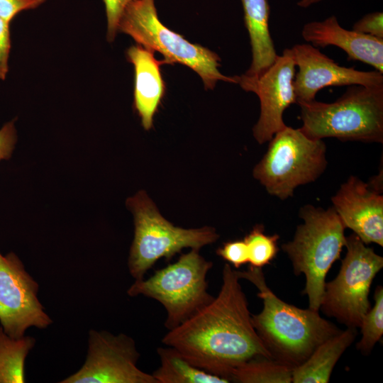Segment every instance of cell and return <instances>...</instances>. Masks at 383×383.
<instances>
[{
	"mask_svg": "<svg viewBox=\"0 0 383 383\" xmlns=\"http://www.w3.org/2000/svg\"><path fill=\"white\" fill-rule=\"evenodd\" d=\"M222 280L218 295L170 330L162 343L177 349L193 365L229 380L233 370L246 361L272 356L253 327L240 278L228 263L223 268Z\"/></svg>",
	"mask_w": 383,
	"mask_h": 383,
	"instance_id": "1",
	"label": "cell"
},
{
	"mask_svg": "<svg viewBox=\"0 0 383 383\" xmlns=\"http://www.w3.org/2000/svg\"><path fill=\"white\" fill-rule=\"evenodd\" d=\"M236 272L240 279L250 281L258 289L263 309L252 315V323L273 360L293 369L340 331L318 311L302 309L278 298L266 284L262 267L250 266L246 271Z\"/></svg>",
	"mask_w": 383,
	"mask_h": 383,
	"instance_id": "2",
	"label": "cell"
},
{
	"mask_svg": "<svg viewBox=\"0 0 383 383\" xmlns=\"http://www.w3.org/2000/svg\"><path fill=\"white\" fill-rule=\"evenodd\" d=\"M300 130L313 139L383 143V86L350 85L331 103L297 102Z\"/></svg>",
	"mask_w": 383,
	"mask_h": 383,
	"instance_id": "3",
	"label": "cell"
},
{
	"mask_svg": "<svg viewBox=\"0 0 383 383\" xmlns=\"http://www.w3.org/2000/svg\"><path fill=\"white\" fill-rule=\"evenodd\" d=\"M299 216L303 223L282 249L291 260L294 274L305 276L303 293L308 296L309 308L318 311L326 274L345 245V227L333 207L323 209L307 204L300 209Z\"/></svg>",
	"mask_w": 383,
	"mask_h": 383,
	"instance_id": "4",
	"label": "cell"
},
{
	"mask_svg": "<svg viewBox=\"0 0 383 383\" xmlns=\"http://www.w3.org/2000/svg\"><path fill=\"white\" fill-rule=\"evenodd\" d=\"M126 205L134 220V237L128 268L135 280L143 279L160 259L170 260L184 248L199 250L219 238L211 226L187 229L174 226L160 214L144 191L128 198Z\"/></svg>",
	"mask_w": 383,
	"mask_h": 383,
	"instance_id": "5",
	"label": "cell"
},
{
	"mask_svg": "<svg viewBox=\"0 0 383 383\" xmlns=\"http://www.w3.org/2000/svg\"><path fill=\"white\" fill-rule=\"evenodd\" d=\"M118 31L130 35L138 45L157 51L167 64L180 63L196 72L206 89H213L218 81L235 83L233 77L220 72L221 58L211 50L187 40L161 23L155 0H134L124 9Z\"/></svg>",
	"mask_w": 383,
	"mask_h": 383,
	"instance_id": "6",
	"label": "cell"
},
{
	"mask_svg": "<svg viewBox=\"0 0 383 383\" xmlns=\"http://www.w3.org/2000/svg\"><path fill=\"white\" fill-rule=\"evenodd\" d=\"M198 249L181 255L174 263L156 270L148 279L135 280L128 289L130 296L143 295L159 301L165 309V326H179L214 298L208 292L206 276L213 263Z\"/></svg>",
	"mask_w": 383,
	"mask_h": 383,
	"instance_id": "7",
	"label": "cell"
},
{
	"mask_svg": "<svg viewBox=\"0 0 383 383\" xmlns=\"http://www.w3.org/2000/svg\"><path fill=\"white\" fill-rule=\"evenodd\" d=\"M326 146L322 139L286 126L269 141L267 150L253 169V177L272 196L292 197L299 186L316 180L325 171Z\"/></svg>",
	"mask_w": 383,
	"mask_h": 383,
	"instance_id": "8",
	"label": "cell"
},
{
	"mask_svg": "<svg viewBox=\"0 0 383 383\" xmlns=\"http://www.w3.org/2000/svg\"><path fill=\"white\" fill-rule=\"evenodd\" d=\"M345 247L347 252L338 274L325 284L320 309L348 328H357L371 308L370 290L383 267V257L355 233L346 237Z\"/></svg>",
	"mask_w": 383,
	"mask_h": 383,
	"instance_id": "9",
	"label": "cell"
},
{
	"mask_svg": "<svg viewBox=\"0 0 383 383\" xmlns=\"http://www.w3.org/2000/svg\"><path fill=\"white\" fill-rule=\"evenodd\" d=\"M140 356L135 340L128 335L91 329L84 363L60 382L157 383L152 374L138 367Z\"/></svg>",
	"mask_w": 383,
	"mask_h": 383,
	"instance_id": "10",
	"label": "cell"
},
{
	"mask_svg": "<svg viewBox=\"0 0 383 383\" xmlns=\"http://www.w3.org/2000/svg\"><path fill=\"white\" fill-rule=\"evenodd\" d=\"M38 289L14 252H0V323L9 336L20 338L30 327L45 329L52 324L38 297Z\"/></svg>",
	"mask_w": 383,
	"mask_h": 383,
	"instance_id": "11",
	"label": "cell"
},
{
	"mask_svg": "<svg viewBox=\"0 0 383 383\" xmlns=\"http://www.w3.org/2000/svg\"><path fill=\"white\" fill-rule=\"evenodd\" d=\"M295 64L290 48L277 55L274 63L257 76H233L243 89L255 93L260 103L259 119L254 126L253 136L260 144L269 142L274 135L287 126L284 111L296 104L293 81Z\"/></svg>",
	"mask_w": 383,
	"mask_h": 383,
	"instance_id": "12",
	"label": "cell"
},
{
	"mask_svg": "<svg viewBox=\"0 0 383 383\" xmlns=\"http://www.w3.org/2000/svg\"><path fill=\"white\" fill-rule=\"evenodd\" d=\"M290 50L298 67L293 81L296 103L315 100L318 91L330 86H383V73L340 66L309 43L296 44Z\"/></svg>",
	"mask_w": 383,
	"mask_h": 383,
	"instance_id": "13",
	"label": "cell"
},
{
	"mask_svg": "<svg viewBox=\"0 0 383 383\" xmlns=\"http://www.w3.org/2000/svg\"><path fill=\"white\" fill-rule=\"evenodd\" d=\"M345 228L365 244L383 246V196L356 176H350L331 198Z\"/></svg>",
	"mask_w": 383,
	"mask_h": 383,
	"instance_id": "14",
	"label": "cell"
},
{
	"mask_svg": "<svg viewBox=\"0 0 383 383\" xmlns=\"http://www.w3.org/2000/svg\"><path fill=\"white\" fill-rule=\"evenodd\" d=\"M304 40L316 48L335 45L343 50L349 60H358L383 73V39L341 27L335 16L306 23Z\"/></svg>",
	"mask_w": 383,
	"mask_h": 383,
	"instance_id": "15",
	"label": "cell"
},
{
	"mask_svg": "<svg viewBox=\"0 0 383 383\" xmlns=\"http://www.w3.org/2000/svg\"><path fill=\"white\" fill-rule=\"evenodd\" d=\"M153 51L142 45L131 46L126 51L128 60L135 71L134 108L144 129L153 125V118L165 94V82L160 66L167 64L155 58Z\"/></svg>",
	"mask_w": 383,
	"mask_h": 383,
	"instance_id": "16",
	"label": "cell"
},
{
	"mask_svg": "<svg viewBox=\"0 0 383 383\" xmlns=\"http://www.w3.org/2000/svg\"><path fill=\"white\" fill-rule=\"evenodd\" d=\"M240 1L252 50V62L245 74L257 76L267 70L278 55L269 30L270 5L267 0Z\"/></svg>",
	"mask_w": 383,
	"mask_h": 383,
	"instance_id": "17",
	"label": "cell"
},
{
	"mask_svg": "<svg viewBox=\"0 0 383 383\" xmlns=\"http://www.w3.org/2000/svg\"><path fill=\"white\" fill-rule=\"evenodd\" d=\"M355 328L340 331L321 343L300 365L292 369L294 383H327L341 355L355 340Z\"/></svg>",
	"mask_w": 383,
	"mask_h": 383,
	"instance_id": "18",
	"label": "cell"
},
{
	"mask_svg": "<svg viewBox=\"0 0 383 383\" xmlns=\"http://www.w3.org/2000/svg\"><path fill=\"white\" fill-rule=\"evenodd\" d=\"M160 366L152 374L157 383H228L226 378L209 373L187 361L174 348L159 347Z\"/></svg>",
	"mask_w": 383,
	"mask_h": 383,
	"instance_id": "19",
	"label": "cell"
},
{
	"mask_svg": "<svg viewBox=\"0 0 383 383\" xmlns=\"http://www.w3.org/2000/svg\"><path fill=\"white\" fill-rule=\"evenodd\" d=\"M35 344L33 337L13 338L0 326V383L26 382L25 361Z\"/></svg>",
	"mask_w": 383,
	"mask_h": 383,
	"instance_id": "20",
	"label": "cell"
},
{
	"mask_svg": "<svg viewBox=\"0 0 383 383\" xmlns=\"http://www.w3.org/2000/svg\"><path fill=\"white\" fill-rule=\"evenodd\" d=\"M292 368L272 358L250 359L231 372L230 382L240 383H290Z\"/></svg>",
	"mask_w": 383,
	"mask_h": 383,
	"instance_id": "21",
	"label": "cell"
},
{
	"mask_svg": "<svg viewBox=\"0 0 383 383\" xmlns=\"http://www.w3.org/2000/svg\"><path fill=\"white\" fill-rule=\"evenodd\" d=\"M264 231L263 225H255L243 239L248 249L250 266L262 267L268 265L279 251L277 242L279 235H266Z\"/></svg>",
	"mask_w": 383,
	"mask_h": 383,
	"instance_id": "22",
	"label": "cell"
},
{
	"mask_svg": "<svg viewBox=\"0 0 383 383\" xmlns=\"http://www.w3.org/2000/svg\"><path fill=\"white\" fill-rule=\"evenodd\" d=\"M374 305L364 315L360 328L362 337L357 348L370 353L383 335V288L377 286L374 295Z\"/></svg>",
	"mask_w": 383,
	"mask_h": 383,
	"instance_id": "23",
	"label": "cell"
},
{
	"mask_svg": "<svg viewBox=\"0 0 383 383\" xmlns=\"http://www.w3.org/2000/svg\"><path fill=\"white\" fill-rule=\"evenodd\" d=\"M216 254L235 268L248 262V249L243 240L223 243L216 250Z\"/></svg>",
	"mask_w": 383,
	"mask_h": 383,
	"instance_id": "24",
	"label": "cell"
},
{
	"mask_svg": "<svg viewBox=\"0 0 383 383\" xmlns=\"http://www.w3.org/2000/svg\"><path fill=\"white\" fill-rule=\"evenodd\" d=\"M107 20L106 38L110 43L115 39L120 18L126 7L134 0H103Z\"/></svg>",
	"mask_w": 383,
	"mask_h": 383,
	"instance_id": "25",
	"label": "cell"
},
{
	"mask_svg": "<svg viewBox=\"0 0 383 383\" xmlns=\"http://www.w3.org/2000/svg\"><path fill=\"white\" fill-rule=\"evenodd\" d=\"M46 0H0V18L10 22L21 11L35 9Z\"/></svg>",
	"mask_w": 383,
	"mask_h": 383,
	"instance_id": "26",
	"label": "cell"
},
{
	"mask_svg": "<svg viewBox=\"0 0 383 383\" xmlns=\"http://www.w3.org/2000/svg\"><path fill=\"white\" fill-rule=\"evenodd\" d=\"M353 30L383 39V13L377 11L366 14L354 23Z\"/></svg>",
	"mask_w": 383,
	"mask_h": 383,
	"instance_id": "27",
	"label": "cell"
},
{
	"mask_svg": "<svg viewBox=\"0 0 383 383\" xmlns=\"http://www.w3.org/2000/svg\"><path fill=\"white\" fill-rule=\"evenodd\" d=\"M9 24L0 18V79H5L9 72V59L11 50Z\"/></svg>",
	"mask_w": 383,
	"mask_h": 383,
	"instance_id": "28",
	"label": "cell"
},
{
	"mask_svg": "<svg viewBox=\"0 0 383 383\" xmlns=\"http://www.w3.org/2000/svg\"><path fill=\"white\" fill-rule=\"evenodd\" d=\"M17 140L15 121L7 122L0 129V161L11 157Z\"/></svg>",
	"mask_w": 383,
	"mask_h": 383,
	"instance_id": "29",
	"label": "cell"
},
{
	"mask_svg": "<svg viewBox=\"0 0 383 383\" xmlns=\"http://www.w3.org/2000/svg\"><path fill=\"white\" fill-rule=\"evenodd\" d=\"M321 0H300L297 2V5L301 8H307L314 4L318 3Z\"/></svg>",
	"mask_w": 383,
	"mask_h": 383,
	"instance_id": "30",
	"label": "cell"
}]
</instances>
